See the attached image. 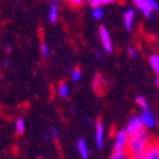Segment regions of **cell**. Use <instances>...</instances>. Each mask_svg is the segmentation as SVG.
<instances>
[{"label":"cell","mask_w":159,"mask_h":159,"mask_svg":"<svg viewBox=\"0 0 159 159\" xmlns=\"http://www.w3.org/2000/svg\"><path fill=\"white\" fill-rule=\"evenodd\" d=\"M151 142H152V138H151V135L148 134V131L143 129V131H141V132L129 136L126 151H128L129 153L142 152V151H146V148L149 146Z\"/></svg>","instance_id":"1"},{"label":"cell","mask_w":159,"mask_h":159,"mask_svg":"<svg viewBox=\"0 0 159 159\" xmlns=\"http://www.w3.org/2000/svg\"><path fill=\"white\" fill-rule=\"evenodd\" d=\"M128 139L129 135L124 131V129H116L112 136V151L118 152V151H126L128 146Z\"/></svg>","instance_id":"2"},{"label":"cell","mask_w":159,"mask_h":159,"mask_svg":"<svg viewBox=\"0 0 159 159\" xmlns=\"http://www.w3.org/2000/svg\"><path fill=\"white\" fill-rule=\"evenodd\" d=\"M98 36H99V41H101V47L105 53H112L114 50V43L112 39H111V34H109L108 29L105 26H99L98 29Z\"/></svg>","instance_id":"3"},{"label":"cell","mask_w":159,"mask_h":159,"mask_svg":"<svg viewBox=\"0 0 159 159\" xmlns=\"http://www.w3.org/2000/svg\"><path fill=\"white\" fill-rule=\"evenodd\" d=\"M143 129H145V128H143L142 122H141V118H139V115H132V116H129V119L126 121L124 131H125V132L128 134L129 136H131V135H135V134L143 131Z\"/></svg>","instance_id":"4"},{"label":"cell","mask_w":159,"mask_h":159,"mask_svg":"<svg viewBox=\"0 0 159 159\" xmlns=\"http://www.w3.org/2000/svg\"><path fill=\"white\" fill-rule=\"evenodd\" d=\"M94 141H95L97 148H102L105 143V126H104L102 121H98L95 124V129H94Z\"/></svg>","instance_id":"5"},{"label":"cell","mask_w":159,"mask_h":159,"mask_svg":"<svg viewBox=\"0 0 159 159\" xmlns=\"http://www.w3.org/2000/svg\"><path fill=\"white\" fill-rule=\"evenodd\" d=\"M139 118H141V122H142L143 128L145 129H152L156 126V124H158V119H156V116L153 115V112H151V111H142V112L139 114Z\"/></svg>","instance_id":"6"},{"label":"cell","mask_w":159,"mask_h":159,"mask_svg":"<svg viewBox=\"0 0 159 159\" xmlns=\"http://www.w3.org/2000/svg\"><path fill=\"white\" fill-rule=\"evenodd\" d=\"M132 2H134V6H135L136 9H138L139 11H141V13L146 17V19L152 20L153 17H155V11H153V10L148 6L146 0H132Z\"/></svg>","instance_id":"7"},{"label":"cell","mask_w":159,"mask_h":159,"mask_svg":"<svg viewBox=\"0 0 159 159\" xmlns=\"http://www.w3.org/2000/svg\"><path fill=\"white\" fill-rule=\"evenodd\" d=\"M77 152H78L81 159H89V146L87 143V141L84 138H78L75 142Z\"/></svg>","instance_id":"8"},{"label":"cell","mask_w":159,"mask_h":159,"mask_svg":"<svg viewBox=\"0 0 159 159\" xmlns=\"http://www.w3.org/2000/svg\"><path fill=\"white\" fill-rule=\"evenodd\" d=\"M122 21H124V27L126 30H132L134 21H135V9L125 10L122 14Z\"/></svg>","instance_id":"9"},{"label":"cell","mask_w":159,"mask_h":159,"mask_svg":"<svg viewBox=\"0 0 159 159\" xmlns=\"http://www.w3.org/2000/svg\"><path fill=\"white\" fill-rule=\"evenodd\" d=\"M145 159H159V142L152 141L146 148V158Z\"/></svg>","instance_id":"10"},{"label":"cell","mask_w":159,"mask_h":159,"mask_svg":"<svg viewBox=\"0 0 159 159\" xmlns=\"http://www.w3.org/2000/svg\"><path fill=\"white\" fill-rule=\"evenodd\" d=\"M60 17V7L58 4H51L50 6V10H48V14H47V19L51 24L57 23V20Z\"/></svg>","instance_id":"11"},{"label":"cell","mask_w":159,"mask_h":159,"mask_svg":"<svg viewBox=\"0 0 159 159\" xmlns=\"http://www.w3.org/2000/svg\"><path fill=\"white\" fill-rule=\"evenodd\" d=\"M56 93L60 98H63V99L68 98L70 97V85L67 83H60L56 88Z\"/></svg>","instance_id":"12"},{"label":"cell","mask_w":159,"mask_h":159,"mask_svg":"<svg viewBox=\"0 0 159 159\" xmlns=\"http://www.w3.org/2000/svg\"><path fill=\"white\" fill-rule=\"evenodd\" d=\"M148 61H149V66H151V68L153 70V73L156 74V77H159V54L152 53L151 56H149Z\"/></svg>","instance_id":"13"},{"label":"cell","mask_w":159,"mask_h":159,"mask_svg":"<svg viewBox=\"0 0 159 159\" xmlns=\"http://www.w3.org/2000/svg\"><path fill=\"white\" fill-rule=\"evenodd\" d=\"M14 131H16L17 135H23L26 132V121H24L23 116H19L14 121Z\"/></svg>","instance_id":"14"},{"label":"cell","mask_w":159,"mask_h":159,"mask_svg":"<svg viewBox=\"0 0 159 159\" xmlns=\"http://www.w3.org/2000/svg\"><path fill=\"white\" fill-rule=\"evenodd\" d=\"M93 88L95 91H98V93L99 91H104V88H105V80L99 75V74H97L93 78Z\"/></svg>","instance_id":"15"},{"label":"cell","mask_w":159,"mask_h":159,"mask_svg":"<svg viewBox=\"0 0 159 159\" xmlns=\"http://www.w3.org/2000/svg\"><path fill=\"white\" fill-rule=\"evenodd\" d=\"M109 159H131V153L128 151H118V152H114L112 151Z\"/></svg>","instance_id":"16"},{"label":"cell","mask_w":159,"mask_h":159,"mask_svg":"<svg viewBox=\"0 0 159 159\" xmlns=\"http://www.w3.org/2000/svg\"><path fill=\"white\" fill-rule=\"evenodd\" d=\"M104 9L102 7H93L91 9V16L94 20H102L104 19Z\"/></svg>","instance_id":"17"},{"label":"cell","mask_w":159,"mask_h":159,"mask_svg":"<svg viewBox=\"0 0 159 159\" xmlns=\"http://www.w3.org/2000/svg\"><path fill=\"white\" fill-rule=\"evenodd\" d=\"M135 102H136V105L141 107V109H142V111H148V109H149V102L146 101L145 97L138 95V97L135 98Z\"/></svg>","instance_id":"18"},{"label":"cell","mask_w":159,"mask_h":159,"mask_svg":"<svg viewBox=\"0 0 159 159\" xmlns=\"http://www.w3.org/2000/svg\"><path fill=\"white\" fill-rule=\"evenodd\" d=\"M81 78H83V71H81L80 67H75V68L71 70V81L73 83H78Z\"/></svg>","instance_id":"19"},{"label":"cell","mask_w":159,"mask_h":159,"mask_svg":"<svg viewBox=\"0 0 159 159\" xmlns=\"http://www.w3.org/2000/svg\"><path fill=\"white\" fill-rule=\"evenodd\" d=\"M40 53H41V57H43V58H48L50 57V47L46 41H43V43L40 44Z\"/></svg>","instance_id":"20"},{"label":"cell","mask_w":159,"mask_h":159,"mask_svg":"<svg viewBox=\"0 0 159 159\" xmlns=\"http://www.w3.org/2000/svg\"><path fill=\"white\" fill-rule=\"evenodd\" d=\"M146 3H148V6L151 7L153 11H159V3H158V0H146Z\"/></svg>","instance_id":"21"},{"label":"cell","mask_w":159,"mask_h":159,"mask_svg":"<svg viewBox=\"0 0 159 159\" xmlns=\"http://www.w3.org/2000/svg\"><path fill=\"white\" fill-rule=\"evenodd\" d=\"M128 54H129V57H131V58H138L139 57V51L138 50L135 48V47H128Z\"/></svg>","instance_id":"22"},{"label":"cell","mask_w":159,"mask_h":159,"mask_svg":"<svg viewBox=\"0 0 159 159\" xmlns=\"http://www.w3.org/2000/svg\"><path fill=\"white\" fill-rule=\"evenodd\" d=\"M145 158H146V151L136 152V153H131V159H145Z\"/></svg>","instance_id":"23"},{"label":"cell","mask_w":159,"mask_h":159,"mask_svg":"<svg viewBox=\"0 0 159 159\" xmlns=\"http://www.w3.org/2000/svg\"><path fill=\"white\" fill-rule=\"evenodd\" d=\"M67 2H68L70 6H73V7H81L85 0H67Z\"/></svg>","instance_id":"24"},{"label":"cell","mask_w":159,"mask_h":159,"mask_svg":"<svg viewBox=\"0 0 159 159\" xmlns=\"http://www.w3.org/2000/svg\"><path fill=\"white\" fill-rule=\"evenodd\" d=\"M50 136H51V139H58V129L57 128H53L51 131H50Z\"/></svg>","instance_id":"25"},{"label":"cell","mask_w":159,"mask_h":159,"mask_svg":"<svg viewBox=\"0 0 159 159\" xmlns=\"http://www.w3.org/2000/svg\"><path fill=\"white\" fill-rule=\"evenodd\" d=\"M3 66H4V67H9V66H10L9 58H4V60H3Z\"/></svg>","instance_id":"26"},{"label":"cell","mask_w":159,"mask_h":159,"mask_svg":"<svg viewBox=\"0 0 159 159\" xmlns=\"http://www.w3.org/2000/svg\"><path fill=\"white\" fill-rule=\"evenodd\" d=\"M48 2H51V4H58L61 0H48Z\"/></svg>","instance_id":"27"},{"label":"cell","mask_w":159,"mask_h":159,"mask_svg":"<svg viewBox=\"0 0 159 159\" xmlns=\"http://www.w3.org/2000/svg\"><path fill=\"white\" fill-rule=\"evenodd\" d=\"M10 51H11V47H10V46H6V53H10Z\"/></svg>","instance_id":"28"},{"label":"cell","mask_w":159,"mask_h":159,"mask_svg":"<svg viewBox=\"0 0 159 159\" xmlns=\"http://www.w3.org/2000/svg\"><path fill=\"white\" fill-rule=\"evenodd\" d=\"M95 56H97V58H101V53L99 51H95Z\"/></svg>","instance_id":"29"},{"label":"cell","mask_w":159,"mask_h":159,"mask_svg":"<svg viewBox=\"0 0 159 159\" xmlns=\"http://www.w3.org/2000/svg\"><path fill=\"white\" fill-rule=\"evenodd\" d=\"M156 88L159 89V77H156Z\"/></svg>","instance_id":"30"},{"label":"cell","mask_w":159,"mask_h":159,"mask_svg":"<svg viewBox=\"0 0 159 159\" xmlns=\"http://www.w3.org/2000/svg\"><path fill=\"white\" fill-rule=\"evenodd\" d=\"M158 124H159V121H158Z\"/></svg>","instance_id":"31"},{"label":"cell","mask_w":159,"mask_h":159,"mask_svg":"<svg viewBox=\"0 0 159 159\" xmlns=\"http://www.w3.org/2000/svg\"><path fill=\"white\" fill-rule=\"evenodd\" d=\"M114 2H115V0H114Z\"/></svg>","instance_id":"32"}]
</instances>
